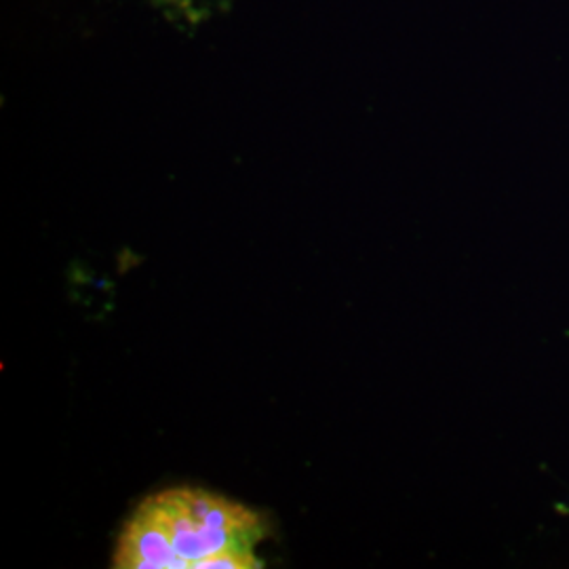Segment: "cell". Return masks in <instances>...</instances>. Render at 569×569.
Wrapping results in <instances>:
<instances>
[{
    "instance_id": "cell-1",
    "label": "cell",
    "mask_w": 569,
    "mask_h": 569,
    "mask_svg": "<svg viewBox=\"0 0 569 569\" xmlns=\"http://www.w3.org/2000/svg\"><path fill=\"white\" fill-rule=\"evenodd\" d=\"M264 517L204 489H164L124 523L112 568L256 569Z\"/></svg>"
}]
</instances>
